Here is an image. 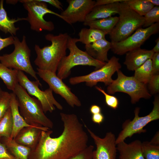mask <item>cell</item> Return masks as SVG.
<instances>
[{"label": "cell", "instance_id": "cell-17", "mask_svg": "<svg viewBox=\"0 0 159 159\" xmlns=\"http://www.w3.org/2000/svg\"><path fill=\"white\" fill-rule=\"evenodd\" d=\"M119 159H145L143 154L142 143L136 140L129 144L125 141L117 145Z\"/></svg>", "mask_w": 159, "mask_h": 159}, {"label": "cell", "instance_id": "cell-11", "mask_svg": "<svg viewBox=\"0 0 159 159\" xmlns=\"http://www.w3.org/2000/svg\"><path fill=\"white\" fill-rule=\"evenodd\" d=\"M121 67L119 59L112 56L99 69L86 75L71 77L69 82L72 85L85 82L87 86L90 87L95 86L99 82H103L105 85L108 86L113 80L112 75Z\"/></svg>", "mask_w": 159, "mask_h": 159}, {"label": "cell", "instance_id": "cell-32", "mask_svg": "<svg viewBox=\"0 0 159 159\" xmlns=\"http://www.w3.org/2000/svg\"><path fill=\"white\" fill-rule=\"evenodd\" d=\"M11 98V93L4 91L0 99V121L10 107Z\"/></svg>", "mask_w": 159, "mask_h": 159}, {"label": "cell", "instance_id": "cell-30", "mask_svg": "<svg viewBox=\"0 0 159 159\" xmlns=\"http://www.w3.org/2000/svg\"><path fill=\"white\" fill-rule=\"evenodd\" d=\"M142 145L145 159H159V145H152L148 141L143 142Z\"/></svg>", "mask_w": 159, "mask_h": 159}, {"label": "cell", "instance_id": "cell-29", "mask_svg": "<svg viewBox=\"0 0 159 159\" xmlns=\"http://www.w3.org/2000/svg\"><path fill=\"white\" fill-rule=\"evenodd\" d=\"M13 129V120L10 107L0 121V138H10Z\"/></svg>", "mask_w": 159, "mask_h": 159}, {"label": "cell", "instance_id": "cell-15", "mask_svg": "<svg viewBox=\"0 0 159 159\" xmlns=\"http://www.w3.org/2000/svg\"><path fill=\"white\" fill-rule=\"evenodd\" d=\"M67 2V7L60 14L62 19L70 25L78 22L84 23L95 3L92 0H68Z\"/></svg>", "mask_w": 159, "mask_h": 159}, {"label": "cell", "instance_id": "cell-10", "mask_svg": "<svg viewBox=\"0 0 159 159\" xmlns=\"http://www.w3.org/2000/svg\"><path fill=\"white\" fill-rule=\"evenodd\" d=\"M18 79L19 84L26 90L28 94L34 96L40 102L44 113L52 112L55 110V107L59 110L63 109L62 106L54 97L51 89L49 88L43 91L39 88V86H42L39 80H30L21 71H18Z\"/></svg>", "mask_w": 159, "mask_h": 159}, {"label": "cell", "instance_id": "cell-13", "mask_svg": "<svg viewBox=\"0 0 159 159\" xmlns=\"http://www.w3.org/2000/svg\"><path fill=\"white\" fill-rule=\"evenodd\" d=\"M37 74L47 83L53 92L60 95L71 107H79L81 103L78 97L71 91L62 80L59 78L56 74L51 72L37 68Z\"/></svg>", "mask_w": 159, "mask_h": 159}, {"label": "cell", "instance_id": "cell-8", "mask_svg": "<svg viewBox=\"0 0 159 159\" xmlns=\"http://www.w3.org/2000/svg\"><path fill=\"white\" fill-rule=\"evenodd\" d=\"M24 8L28 12L26 20L29 24L31 30L37 32L44 30L52 31L54 29L53 23L44 19L47 14L54 15L62 19L60 14L48 9L47 4L41 0H21Z\"/></svg>", "mask_w": 159, "mask_h": 159}, {"label": "cell", "instance_id": "cell-25", "mask_svg": "<svg viewBox=\"0 0 159 159\" xmlns=\"http://www.w3.org/2000/svg\"><path fill=\"white\" fill-rule=\"evenodd\" d=\"M18 70L9 68L0 63V78L7 88L13 92L17 84Z\"/></svg>", "mask_w": 159, "mask_h": 159}, {"label": "cell", "instance_id": "cell-22", "mask_svg": "<svg viewBox=\"0 0 159 159\" xmlns=\"http://www.w3.org/2000/svg\"><path fill=\"white\" fill-rule=\"evenodd\" d=\"M26 18L10 19L4 7V0L0 1V30L5 34L9 33L12 36L16 35L19 27H16L15 23L19 21L26 20Z\"/></svg>", "mask_w": 159, "mask_h": 159}, {"label": "cell", "instance_id": "cell-16", "mask_svg": "<svg viewBox=\"0 0 159 159\" xmlns=\"http://www.w3.org/2000/svg\"><path fill=\"white\" fill-rule=\"evenodd\" d=\"M154 52L151 50L135 49L127 52L124 64L130 71H135L147 60L151 59Z\"/></svg>", "mask_w": 159, "mask_h": 159}, {"label": "cell", "instance_id": "cell-27", "mask_svg": "<svg viewBox=\"0 0 159 159\" xmlns=\"http://www.w3.org/2000/svg\"><path fill=\"white\" fill-rule=\"evenodd\" d=\"M154 75L152 60L150 59L135 71L133 77L139 82L147 85Z\"/></svg>", "mask_w": 159, "mask_h": 159}, {"label": "cell", "instance_id": "cell-41", "mask_svg": "<svg viewBox=\"0 0 159 159\" xmlns=\"http://www.w3.org/2000/svg\"><path fill=\"white\" fill-rule=\"evenodd\" d=\"M42 1L48 3L59 10L63 11V6L61 2L58 0H41Z\"/></svg>", "mask_w": 159, "mask_h": 159}, {"label": "cell", "instance_id": "cell-33", "mask_svg": "<svg viewBox=\"0 0 159 159\" xmlns=\"http://www.w3.org/2000/svg\"><path fill=\"white\" fill-rule=\"evenodd\" d=\"M95 87L97 90L104 95L105 103L108 106L114 109H116L117 108L119 105V101L118 99L116 97L107 93L100 87L96 86Z\"/></svg>", "mask_w": 159, "mask_h": 159}, {"label": "cell", "instance_id": "cell-9", "mask_svg": "<svg viewBox=\"0 0 159 159\" xmlns=\"http://www.w3.org/2000/svg\"><path fill=\"white\" fill-rule=\"evenodd\" d=\"M152 111L148 115L143 117L139 115L140 108L136 107L134 110L135 117L132 120H127L122 125V130L116 138V143L124 141L128 137H131L135 134L144 133L146 131L144 127L152 121L159 119V97L156 96L153 102Z\"/></svg>", "mask_w": 159, "mask_h": 159}, {"label": "cell", "instance_id": "cell-36", "mask_svg": "<svg viewBox=\"0 0 159 159\" xmlns=\"http://www.w3.org/2000/svg\"><path fill=\"white\" fill-rule=\"evenodd\" d=\"M0 159H16L8 151L4 144L0 142Z\"/></svg>", "mask_w": 159, "mask_h": 159}, {"label": "cell", "instance_id": "cell-34", "mask_svg": "<svg viewBox=\"0 0 159 159\" xmlns=\"http://www.w3.org/2000/svg\"><path fill=\"white\" fill-rule=\"evenodd\" d=\"M94 147L90 145L69 159H92Z\"/></svg>", "mask_w": 159, "mask_h": 159}, {"label": "cell", "instance_id": "cell-43", "mask_svg": "<svg viewBox=\"0 0 159 159\" xmlns=\"http://www.w3.org/2000/svg\"><path fill=\"white\" fill-rule=\"evenodd\" d=\"M151 145H159V132H157L152 139L149 142Z\"/></svg>", "mask_w": 159, "mask_h": 159}, {"label": "cell", "instance_id": "cell-18", "mask_svg": "<svg viewBox=\"0 0 159 159\" xmlns=\"http://www.w3.org/2000/svg\"><path fill=\"white\" fill-rule=\"evenodd\" d=\"M111 46V42L105 38L85 45V52L92 57L99 61L106 62L109 60L107 54Z\"/></svg>", "mask_w": 159, "mask_h": 159}, {"label": "cell", "instance_id": "cell-26", "mask_svg": "<svg viewBox=\"0 0 159 159\" xmlns=\"http://www.w3.org/2000/svg\"><path fill=\"white\" fill-rule=\"evenodd\" d=\"M106 35L103 32L95 29L83 28L79 32V42L87 45L105 39Z\"/></svg>", "mask_w": 159, "mask_h": 159}, {"label": "cell", "instance_id": "cell-24", "mask_svg": "<svg viewBox=\"0 0 159 159\" xmlns=\"http://www.w3.org/2000/svg\"><path fill=\"white\" fill-rule=\"evenodd\" d=\"M118 20V16L108 18L85 21L83 24L90 28L100 30L106 34H109L116 25Z\"/></svg>", "mask_w": 159, "mask_h": 159}, {"label": "cell", "instance_id": "cell-44", "mask_svg": "<svg viewBox=\"0 0 159 159\" xmlns=\"http://www.w3.org/2000/svg\"><path fill=\"white\" fill-rule=\"evenodd\" d=\"M156 44L154 47L151 50L154 52L158 53L159 52V38L158 37L155 40Z\"/></svg>", "mask_w": 159, "mask_h": 159}, {"label": "cell", "instance_id": "cell-31", "mask_svg": "<svg viewBox=\"0 0 159 159\" xmlns=\"http://www.w3.org/2000/svg\"><path fill=\"white\" fill-rule=\"evenodd\" d=\"M143 27L146 28L153 24L159 22V6H155L144 16Z\"/></svg>", "mask_w": 159, "mask_h": 159}, {"label": "cell", "instance_id": "cell-37", "mask_svg": "<svg viewBox=\"0 0 159 159\" xmlns=\"http://www.w3.org/2000/svg\"><path fill=\"white\" fill-rule=\"evenodd\" d=\"M151 60L154 74H158L159 73V52L154 53Z\"/></svg>", "mask_w": 159, "mask_h": 159}, {"label": "cell", "instance_id": "cell-4", "mask_svg": "<svg viewBox=\"0 0 159 159\" xmlns=\"http://www.w3.org/2000/svg\"><path fill=\"white\" fill-rule=\"evenodd\" d=\"M79 42L78 38L69 37L67 49L69 54L62 60L57 69V76L63 80L68 77L71 73V69L78 65L94 67L95 69L103 66L106 62L97 60L89 55L86 52L80 49L76 43Z\"/></svg>", "mask_w": 159, "mask_h": 159}, {"label": "cell", "instance_id": "cell-6", "mask_svg": "<svg viewBox=\"0 0 159 159\" xmlns=\"http://www.w3.org/2000/svg\"><path fill=\"white\" fill-rule=\"evenodd\" d=\"M14 51L9 54L0 55V63L9 68L25 72L36 80L39 81L31 64V50L26 43L25 36H23L21 41L16 37H14Z\"/></svg>", "mask_w": 159, "mask_h": 159}, {"label": "cell", "instance_id": "cell-40", "mask_svg": "<svg viewBox=\"0 0 159 159\" xmlns=\"http://www.w3.org/2000/svg\"><path fill=\"white\" fill-rule=\"evenodd\" d=\"M125 1L126 0H97L95 1V6L121 2Z\"/></svg>", "mask_w": 159, "mask_h": 159}, {"label": "cell", "instance_id": "cell-19", "mask_svg": "<svg viewBox=\"0 0 159 159\" xmlns=\"http://www.w3.org/2000/svg\"><path fill=\"white\" fill-rule=\"evenodd\" d=\"M10 108L13 120V129L10 137L11 139H14L19 132L24 127H35L27 123L21 115L19 111L18 104L16 96L13 92L11 93ZM39 128L45 131L49 130V129L45 127Z\"/></svg>", "mask_w": 159, "mask_h": 159}, {"label": "cell", "instance_id": "cell-3", "mask_svg": "<svg viewBox=\"0 0 159 159\" xmlns=\"http://www.w3.org/2000/svg\"><path fill=\"white\" fill-rule=\"evenodd\" d=\"M13 92L16 96L20 113L27 123L40 128H53V122L45 115L37 99L32 97L19 83Z\"/></svg>", "mask_w": 159, "mask_h": 159}, {"label": "cell", "instance_id": "cell-21", "mask_svg": "<svg viewBox=\"0 0 159 159\" xmlns=\"http://www.w3.org/2000/svg\"><path fill=\"white\" fill-rule=\"evenodd\" d=\"M120 3L95 6L87 16L85 22L106 18L118 14Z\"/></svg>", "mask_w": 159, "mask_h": 159}, {"label": "cell", "instance_id": "cell-5", "mask_svg": "<svg viewBox=\"0 0 159 159\" xmlns=\"http://www.w3.org/2000/svg\"><path fill=\"white\" fill-rule=\"evenodd\" d=\"M126 1L120 3L118 21L109 34L111 42H118L125 39L143 25L144 17L132 9Z\"/></svg>", "mask_w": 159, "mask_h": 159}, {"label": "cell", "instance_id": "cell-28", "mask_svg": "<svg viewBox=\"0 0 159 159\" xmlns=\"http://www.w3.org/2000/svg\"><path fill=\"white\" fill-rule=\"evenodd\" d=\"M125 2L132 9L143 16L154 6L147 0H126Z\"/></svg>", "mask_w": 159, "mask_h": 159}, {"label": "cell", "instance_id": "cell-39", "mask_svg": "<svg viewBox=\"0 0 159 159\" xmlns=\"http://www.w3.org/2000/svg\"><path fill=\"white\" fill-rule=\"evenodd\" d=\"M91 119L94 123L100 125L103 122L104 117L103 115L101 112L92 115Z\"/></svg>", "mask_w": 159, "mask_h": 159}, {"label": "cell", "instance_id": "cell-46", "mask_svg": "<svg viewBox=\"0 0 159 159\" xmlns=\"http://www.w3.org/2000/svg\"><path fill=\"white\" fill-rule=\"evenodd\" d=\"M4 91H3L1 88L0 87V99L2 97L4 93Z\"/></svg>", "mask_w": 159, "mask_h": 159}, {"label": "cell", "instance_id": "cell-7", "mask_svg": "<svg viewBox=\"0 0 159 159\" xmlns=\"http://www.w3.org/2000/svg\"><path fill=\"white\" fill-rule=\"evenodd\" d=\"M117 78L107 86V90L110 95L117 92H122L130 97L131 103H136L141 98L149 99L151 95L148 89L147 85L136 79L133 76H127L119 69L117 71Z\"/></svg>", "mask_w": 159, "mask_h": 159}, {"label": "cell", "instance_id": "cell-38", "mask_svg": "<svg viewBox=\"0 0 159 159\" xmlns=\"http://www.w3.org/2000/svg\"><path fill=\"white\" fill-rule=\"evenodd\" d=\"M14 36L3 38L0 36V51L4 48L12 44L14 42Z\"/></svg>", "mask_w": 159, "mask_h": 159}, {"label": "cell", "instance_id": "cell-14", "mask_svg": "<svg viewBox=\"0 0 159 159\" xmlns=\"http://www.w3.org/2000/svg\"><path fill=\"white\" fill-rule=\"evenodd\" d=\"M82 122L96 146V150H93L92 152V159H117V150L115 135L109 132L106 134L103 138H101Z\"/></svg>", "mask_w": 159, "mask_h": 159}, {"label": "cell", "instance_id": "cell-1", "mask_svg": "<svg viewBox=\"0 0 159 159\" xmlns=\"http://www.w3.org/2000/svg\"><path fill=\"white\" fill-rule=\"evenodd\" d=\"M60 115L64 127L61 134L53 138L52 130H42L29 159H69L88 146V135L77 115L63 112Z\"/></svg>", "mask_w": 159, "mask_h": 159}, {"label": "cell", "instance_id": "cell-45", "mask_svg": "<svg viewBox=\"0 0 159 159\" xmlns=\"http://www.w3.org/2000/svg\"><path fill=\"white\" fill-rule=\"evenodd\" d=\"M153 5L155 6H159V0H147Z\"/></svg>", "mask_w": 159, "mask_h": 159}, {"label": "cell", "instance_id": "cell-2", "mask_svg": "<svg viewBox=\"0 0 159 159\" xmlns=\"http://www.w3.org/2000/svg\"><path fill=\"white\" fill-rule=\"evenodd\" d=\"M69 36L66 33L56 35L49 33L45 37L46 40L51 42V45L42 48L35 45L34 49L37 57L34 63L38 68L56 74L62 60L66 56Z\"/></svg>", "mask_w": 159, "mask_h": 159}, {"label": "cell", "instance_id": "cell-20", "mask_svg": "<svg viewBox=\"0 0 159 159\" xmlns=\"http://www.w3.org/2000/svg\"><path fill=\"white\" fill-rule=\"evenodd\" d=\"M42 130L45 131L36 127H25L19 132L14 139L18 143L32 149L37 144Z\"/></svg>", "mask_w": 159, "mask_h": 159}, {"label": "cell", "instance_id": "cell-12", "mask_svg": "<svg viewBox=\"0 0 159 159\" xmlns=\"http://www.w3.org/2000/svg\"><path fill=\"white\" fill-rule=\"evenodd\" d=\"M159 30V22L150 26L140 28L125 39L118 42H111V49L117 55H121L131 50L140 48L141 46L152 35Z\"/></svg>", "mask_w": 159, "mask_h": 159}, {"label": "cell", "instance_id": "cell-23", "mask_svg": "<svg viewBox=\"0 0 159 159\" xmlns=\"http://www.w3.org/2000/svg\"><path fill=\"white\" fill-rule=\"evenodd\" d=\"M2 141L16 159H29L31 151L30 148L18 143L10 138L3 137Z\"/></svg>", "mask_w": 159, "mask_h": 159}, {"label": "cell", "instance_id": "cell-35", "mask_svg": "<svg viewBox=\"0 0 159 159\" xmlns=\"http://www.w3.org/2000/svg\"><path fill=\"white\" fill-rule=\"evenodd\" d=\"M150 93L155 94L159 92V74H154L147 84Z\"/></svg>", "mask_w": 159, "mask_h": 159}, {"label": "cell", "instance_id": "cell-42", "mask_svg": "<svg viewBox=\"0 0 159 159\" xmlns=\"http://www.w3.org/2000/svg\"><path fill=\"white\" fill-rule=\"evenodd\" d=\"M90 111L92 115L101 112V109L99 106L96 105H92L90 107Z\"/></svg>", "mask_w": 159, "mask_h": 159}]
</instances>
